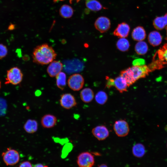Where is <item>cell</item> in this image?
<instances>
[{"instance_id":"obj_1","label":"cell","mask_w":167,"mask_h":167,"mask_svg":"<svg viewBox=\"0 0 167 167\" xmlns=\"http://www.w3.org/2000/svg\"><path fill=\"white\" fill-rule=\"evenodd\" d=\"M57 54L53 48L47 44H44L36 47L32 54L33 62L37 64L46 65L55 59Z\"/></svg>"},{"instance_id":"obj_2","label":"cell","mask_w":167,"mask_h":167,"mask_svg":"<svg viewBox=\"0 0 167 167\" xmlns=\"http://www.w3.org/2000/svg\"><path fill=\"white\" fill-rule=\"evenodd\" d=\"M23 78V74L20 69L17 67H14L7 71L5 83L17 85L21 82Z\"/></svg>"},{"instance_id":"obj_3","label":"cell","mask_w":167,"mask_h":167,"mask_svg":"<svg viewBox=\"0 0 167 167\" xmlns=\"http://www.w3.org/2000/svg\"><path fill=\"white\" fill-rule=\"evenodd\" d=\"M3 161L7 165H13L16 164L19 161V155L16 150L11 148L7 149L2 153Z\"/></svg>"},{"instance_id":"obj_4","label":"cell","mask_w":167,"mask_h":167,"mask_svg":"<svg viewBox=\"0 0 167 167\" xmlns=\"http://www.w3.org/2000/svg\"><path fill=\"white\" fill-rule=\"evenodd\" d=\"M77 163L79 167H92L95 164L94 156L88 152H82L77 157Z\"/></svg>"},{"instance_id":"obj_5","label":"cell","mask_w":167,"mask_h":167,"mask_svg":"<svg viewBox=\"0 0 167 167\" xmlns=\"http://www.w3.org/2000/svg\"><path fill=\"white\" fill-rule=\"evenodd\" d=\"M84 79L80 74H75L71 75L67 81L69 87L74 91H78L83 87L84 84Z\"/></svg>"},{"instance_id":"obj_6","label":"cell","mask_w":167,"mask_h":167,"mask_svg":"<svg viewBox=\"0 0 167 167\" xmlns=\"http://www.w3.org/2000/svg\"><path fill=\"white\" fill-rule=\"evenodd\" d=\"M113 128L116 135L120 137L126 136L130 131L128 123L124 120H119L116 121L114 124Z\"/></svg>"},{"instance_id":"obj_7","label":"cell","mask_w":167,"mask_h":167,"mask_svg":"<svg viewBox=\"0 0 167 167\" xmlns=\"http://www.w3.org/2000/svg\"><path fill=\"white\" fill-rule=\"evenodd\" d=\"M60 103L62 107L66 109H70L77 104L74 96L70 93H64L61 96Z\"/></svg>"},{"instance_id":"obj_8","label":"cell","mask_w":167,"mask_h":167,"mask_svg":"<svg viewBox=\"0 0 167 167\" xmlns=\"http://www.w3.org/2000/svg\"><path fill=\"white\" fill-rule=\"evenodd\" d=\"M110 19L107 17L101 16L98 18L94 23L95 28L101 33L108 31L110 27Z\"/></svg>"},{"instance_id":"obj_9","label":"cell","mask_w":167,"mask_h":167,"mask_svg":"<svg viewBox=\"0 0 167 167\" xmlns=\"http://www.w3.org/2000/svg\"><path fill=\"white\" fill-rule=\"evenodd\" d=\"M130 68L133 77L136 81L140 79L145 77L150 71L148 66L145 65L140 66H133Z\"/></svg>"},{"instance_id":"obj_10","label":"cell","mask_w":167,"mask_h":167,"mask_svg":"<svg viewBox=\"0 0 167 167\" xmlns=\"http://www.w3.org/2000/svg\"><path fill=\"white\" fill-rule=\"evenodd\" d=\"M92 132L93 136L99 140H103L107 138L109 135L107 128L104 126H97L92 129Z\"/></svg>"},{"instance_id":"obj_11","label":"cell","mask_w":167,"mask_h":167,"mask_svg":"<svg viewBox=\"0 0 167 167\" xmlns=\"http://www.w3.org/2000/svg\"><path fill=\"white\" fill-rule=\"evenodd\" d=\"M130 31L129 25L123 22L118 25L113 32V34L120 38H125L128 36Z\"/></svg>"},{"instance_id":"obj_12","label":"cell","mask_w":167,"mask_h":167,"mask_svg":"<svg viewBox=\"0 0 167 167\" xmlns=\"http://www.w3.org/2000/svg\"><path fill=\"white\" fill-rule=\"evenodd\" d=\"M63 68V64L58 61H53L50 63L47 68V72L51 77H56Z\"/></svg>"},{"instance_id":"obj_13","label":"cell","mask_w":167,"mask_h":167,"mask_svg":"<svg viewBox=\"0 0 167 167\" xmlns=\"http://www.w3.org/2000/svg\"><path fill=\"white\" fill-rule=\"evenodd\" d=\"M57 122L56 117L51 114L45 115L42 117L41 120L42 126L46 128H50L54 127L56 124Z\"/></svg>"},{"instance_id":"obj_14","label":"cell","mask_w":167,"mask_h":167,"mask_svg":"<svg viewBox=\"0 0 167 167\" xmlns=\"http://www.w3.org/2000/svg\"><path fill=\"white\" fill-rule=\"evenodd\" d=\"M131 36L135 41H139L143 40L146 36L145 31L143 28L141 26L136 27L132 31Z\"/></svg>"},{"instance_id":"obj_15","label":"cell","mask_w":167,"mask_h":167,"mask_svg":"<svg viewBox=\"0 0 167 167\" xmlns=\"http://www.w3.org/2000/svg\"><path fill=\"white\" fill-rule=\"evenodd\" d=\"M114 86L121 93L127 91L128 86L126 80L120 75L114 79Z\"/></svg>"},{"instance_id":"obj_16","label":"cell","mask_w":167,"mask_h":167,"mask_svg":"<svg viewBox=\"0 0 167 167\" xmlns=\"http://www.w3.org/2000/svg\"><path fill=\"white\" fill-rule=\"evenodd\" d=\"M80 96L81 100L84 103L91 102L94 97V93L92 90L89 88H85L81 91Z\"/></svg>"},{"instance_id":"obj_17","label":"cell","mask_w":167,"mask_h":167,"mask_svg":"<svg viewBox=\"0 0 167 167\" xmlns=\"http://www.w3.org/2000/svg\"><path fill=\"white\" fill-rule=\"evenodd\" d=\"M120 75L125 79L128 87L132 85L136 81L133 77L130 67L121 71Z\"/></svg>"},{"instance_id":"obj_18","label":"cell","mask_w":167,"mask_h":167,"mask_svg":"<svg viewBox=\"0 0 167 167\" xmlns=\"http://www.w3.org/2000/svg\"><path fill=\"white\" fill-rule=\"evenodd\" d=\"M24 128L27 133L29 134L34 133L38 130V122L35 120L29 119L25 123Z\"/></svg>"},{"instance_id":"obj_19","label":"cell","mask_w":167,"mask_h":167,"mask_svg":"<svg viewBox=\"0 0 167 167\" xmlns=\"http://www.w3.org/2000/svg\"><path fill=\"white\" fill-rule=\"evenodd\" d=\"M148 41L153 46L160 45L162 41V37L160 33L157 31H154L150 32L148 36Z\"/></svg>"},{"instance_id":"obj_20","label":"cell","mask_w":167,"mask_h":167,"mask_svg":"<svg viewBox=\"0 0 167 167\" xmlns=\"http://www.w3.org/2000/svg\"><path fill=\"white\" fill-rule=\"evenodd\" d=\"M167 25V13L164 16L156 18L153 21V25L157 30H161Z\"/></svg>"},{"instance_id":"obj_21","label":"cell","mask_w":167,"mask_h":167,"mask_svg":"<svg viewBox=\"0 0 167 167\" xmlns=\"http://www.w3.org/2000/svg\"><path fill=\"white\" fill-rule=\"evenodd\" d=\"M132 152L134 156L140 158L145 154L146 152L145 148L142 144L138 143L133 147Z\"/></svg>"},{"instance_id":"obj_22","label":"cell","mask_w":167,"mask_h":167,"mask_svg":"<svg viewBox=\"0 0 167 167\" xmlns=\"http://www.w3.org/2000/svg\"><path fill=\"white\" fill-rule=\"evenodd\" d=\"M73 14L72 8L68 5H63L59 9V14L62 17L65 18H71Z\"/></svg>"},{"instance_id":"obj_23","label":"cell","mask_w":167,"mask_h":167,"mask_svg":"<svg viewBox=\"0 0 167 167\" xmlns=\"http://www.w3.org/2000/svg\"><path fill=\"white\" fill-rule=\"evenodd\" d=\"M56 83L58 87L63 90L66 85V75L63 72H61L56 76Z\"/></svg>"},{"instance_id":"obj_24","label":"cell","mask_w":167,"mask_h":167,"mask_svg":"<svg viewBox=\"0 0 167 167\" xmlns=\"http://www.w3.org/2000/svg\"><path fill=\"white\" fill-rule=\"evenodd\" d=\"M135 49L136 53L139 55H143L148 52V47L147 44L144 41H139L135 45Z\"/></svg>"},{"instance_id":"obj_25","label":"cell","mask_w":167,"mask_h":167,"mask_svg":"<svg viewBox=\"0 0 167 167\" xmlns=\"http://www.w3.org/2000/svg\"><path fill=\"white\" fill-rule=\"evenodd\" d=\"M86 6L89 10L93 11H98L102 8L101 4L97 0H89L86 2Z\"/></svg>"},{"instance_id":"obj_26","label":"cell","mask_w":167,"mask_h":167,"mask_svg":"<svg viewBox=\"0 0 167 167\" xmlns=\"http://www.w3.org/2000/svg\"><path fill=\"white\" fill-rule=\"evenodd\" d=\"M116 46L117 49L122 52L128 50L130 44L129 41L125 38H120L117 41Z\"/></svg>"},{"instance_id":"obj_27","label":"cell","mask_w":167,"mask_h":167,"mask_svg":"<svg viewBox=\"0 0 167 167\" xmlns=\"http://www.w3.org/2000/svg\"><path fill=\"white\" fill-rule=\"evenodd\" d=\"M95 99L98 104L103 105L108 100V96L105 92L100 91L96 95Z\"/></svg>"},{"instance_id":"obj_28","label":"cell","mask_w":167,"mask_h":167,"mask_svg":"<svg viewBox=\"0 0 167 167\" xmlns=\"http://www.w3.org/2000/svg\"><path fill=\"white\" fill-rule=\"evenodd\" d=\"M159 59L166 64H167V44L165 45L158 52Z\"/></svg>"},{"instance_id":"obj_29","label":"cell","mask_w":167,"mask_h":167,"mask_svg":"<svg viewBox=\"0 0 167 167\" xmlns=\"http://www.w3.org/2000/svg\"><path fill=\"white\" fill-rule=\"evenodd\" d=\"M8 49L6 46L0 44V59L5 57L7 54Z\"/></svg>"},{"instance_id":"obj_30","label":"cell","mask_w":167,"mask_h":167,"mask_svg":"<svg viewBox=\"0 0 167 167\" xmlns=\"http://www.w3.org/2000/svg\"><path fill=\"white\" fill-rule=\"evenodd\" d=\"M145 61L143 59L139 58L135 60L133 62L134 66H140L144 65Z\"/></svg>"},{"instance_id":"obj_31","label":"cell","mask_w":167,"mask_h":167,"mask_svg":"<svg viewBox=\"0 0 167 167\" xmlns=\"http://www.w3.org/2000/svg\"><path fill=\"white\" fill-rule=\"evenodd\" d=\"M106 84V87L108 88L114 86V79L112 78H108Z\"/></svg>"},{"instance_id":"obj_32","label":"cell","mask_w":167,"mask_h":167,"mask_svg":"<svg viewBox=\"0 0 167 167\" xmlns=\"http://www.w3.org/2000/svg\"><path fill=\"white\" fill-rule=\"evenodd\" d=\"M19 167H33V166L30 162L25 161L21 163Z\"/></svg>"},{"instance_id":"obj_33","label":"cell","mask_w":167,"mask_h":167,"mask_svg":"<svg viewBox=\"0 0 167 167\" xmlns=\"http://www.w3.org/2000/svg\"><path fill=\"white\" fill-rule=\"evenodd\" d=\"M34 167H48L47 165H44L41 163L36 164Z\"/></svg>"},{"instance_id":"obj_34","label":"cell","mask_w":167,"mask_h":167,"mask_svg":"<svg viewBox=\"0 0 167 167\" xmlns=\"http://www.w3.org/2000/svg\"><path fill=\"white\" fill-rule=\"evenodd\" d=\"M98 167H108V166L105 164H102L99 165Z\"/></svg>"},{"instance_id":"obj_35","label":"cell","mask_w":167,"mask_h":167,"mask_svg":"<svg viewBox=\"0 0 167 167\" xmlns=\"http://www.w3.org/2000/svg\"><path fill=\"white\" fill-rule=\"evenodd\" d=\"M73 0L77 2H78L80 0H70V3H71Z\"/></svg>"},{"instance_id":"obj_36","label":"cell","mask_w":167,"mask_h":167,"mask_svg":"<svg viewBox=\"0 0 167 167\" xmlns=\"http://www.w3.org/2000/svg\"><path fill=\"white\" fill-rule=\"evenodd\" d=\"M1 83L0 81V88H1Z\"/></svg>"},{"instance_id":"obj_37","label":"cell","mask_w":167,"mask_h":167,"mask_svg":"<svg viewBox=\"0 0 167 167\" xmlns=\"http://www.w3.org/2000/svg\"><path fill=\"white\" fill-rule=\"evenodd\" d=\"M166 30H167V28H166Z\"/></svg>"},{"instance_id":"obj_38","label":"cell","mask_w":167,"mask_h":167,"mask_svg":"<svg viewBox=\"0 0 167 167\" xmlns=\"http://www.w3.org/2000/svg\"></svg>"},{"instance_id":"obj_39","label":"cell","mask_w":167,"mask_h":167,"mask_svg":"<svg viewBox=\"0 0 167 167\" xmlns=\"http://www.w3.org/2000/svg\"></svg>"}]
</instances>
